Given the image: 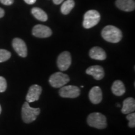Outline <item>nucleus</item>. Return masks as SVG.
Wrapping results in <instances>:
<instances>
[{"instance_id": "1", "label": "nucleus", "mask_w": 135, "mask_h": 135, "mask_svg": "<svg viewBox=\"0 0 135 135\" xmlns=\"http://www.w3.org/2000/svg\"><path fill=\"white\" fill-rule=\"evenodd\" d=\"M101 36L106 41L112 43H117L121 40L123 37L122 32L117 27L108 25L103 29Z\"/></svg>"}, {"instance_id": "2", "label": "nucleus", "mask_w": 135, "mask_h": 135, "mask_svg": "<svg viewBox=\"0 0 135 135\" xmlns=\"http://www.w3.org/2000/svg\"><path fill=\"white\" fill-rule=\"evenodd\" d=\"M41 110L40 108H33L30 106L29 103L26 101L22 106V119L25 123H32L36 120Z\"/></svg>"}, {"instance_id": "3", "label": "nucleus", "mask_w": 135, "mask_h": 135, "mask_svg": "<svg viewBox=\"0 0 135 135\" xmlns=\"http://www.w3.org/2000/svg\"><path fill=\"white\" fill-rule=\"evenodd\" d=\"M87 123L89 126L103 129L107 127L106 116L100 113H92L87 118Z\"/></svg>"}, {"instance_id": "4", "label": "nucleus", "mask_w": 135, "mask_h": 135, "mask_svg": "<svg viewBox=\"0 0 135 135\" xmlns=\"http://www.w3.org/2000/svg\"><path fill=\"white\" fill-rule=\"evenodd\" d=\"M101 16L97 10H89L84 15L83 26L86 29H89L98 24Z\"/></svg>"}, {"instance_id": "5", "label": "nucleus", "mask_w": 135, "mask_h": 135, "mask_svg": "<svg viewBox=\"0 0 135 135\" xmlns=\"http://www.w3.org/2000/svg\"><path fill=\"white\" fill-rule=\"evenodd\" d=\"M70 81V78L62 72H57L51 75L49 79L50 85L56 88H60Z\"/></svg>"}, {"instance_id": "6", "label": "nucleus", "mask_w": 135, "mask_h": 135, "mask_svg": "<svg viewBox=\"0 0 135 135\" xmlns=\"http://www.w3.org/2000/svg\"><path fill=\"white\" fill-rule=\"evenodd\" d=\"M59 94L61 97L66 98H76L80 96L81 91L78 86L73 85L63 86L60 88Z\"/></svg>"}, {"instance_id": "7", "label": "nucleus", "mask_w": 135, "mask_h": 135, "mask_svg": "<svg viewBox=\"0 0 135 135\" xmlns=\"http://www.w3.org/2000/svg\"><path fill=\"white\" fill-rule=\"evenodd\" d=\"M71 56L68 51H63L58 56L57 65L59 70L62 71H66L71 65Z\"/></svg>"}, {"instance_id": "8", "label": "nucleus", "mask_w": 135, "mask_h": 135, "mask_svg": "<svg viewBox=\"0 0 135 135\" xmlns=\"http://www.w3.org/2000/svg\"><path fill=\"white\" fill-rule=\"evenodd\" d=\"M32 34L37 38H45L51 36L52 31L49 27L45 25H37L33 27Z\"/></svg>"}, {"instance_id": "9", "label": "nucleus", "mask_w": 135, "mask_h": 135, "mask_svg": "<svg viewBox=\"0 0 135 135\" xmlns=\"http://www.w3.org/2000/svg\"><path fill=\"white\" fill-rule=\"evenodd\" d=\"M13 48L20 56L25 58L28 55V50L26 43L20 38H15L12 42Z\"/></svg>"}, {"instance_id": "10", "label": "nucleus", "mask_w": 135, "mask_h": 135, "mask_svg": "<svg viewBox=\"0 0 135 135\" xmlns=\"http://www.w3.org/2000/svg\"><path fill=\"white\" fill-rule=\"evenodd\" d=\"M42 93V88L38 84H33L30 87L26 99L27 102L32 103L38 101Z\"/></svg>"}, {"instance_id": "11", "label": "nucleus", "mask_w": 135, "mask_h": 135, "mask_svg": "<svg viewBox=\"0 0 135 135\" xmlns=\"http://www.w3.org/2000/svg\"><path fill=\"white\" fill-rule=\"evenodd\" d=\"M87 75L92 76L96 80H101L104 76V71L102 66L99 65H94L89 66L86 70Z\"/></svg>"}, {"instance_id": "12", "label": "nucleus", "mask_w": 135, "mask_h": 135, "mask_svg": "<svg viewBox=\"0 0 135 135\" xmlns=\"http://www.w3.org/2000/svg\"><path fill=\"white\" fill-rule=\"evenodd\" d=\"M89 99L93 104L100 103L103 99L102 90L99 86H94L89 92Z\"/></svg>"}, {"instance_id": "13", "label": "nucleus", "mask_w": 135, "mask_h": 135, "mask_svg": "<svg viewBox=\"0 0 135 135\" xmlns=\"http://www.w3.org/2000/svg\"><path fill=\"white\" fill-rule=\"evenodd\" d=\"M116 6L124 11H132L134 9L135 3L134 0H116Z\"/></svg>"}, {"instance_id": "14", "label": "nucleus", "mask_w": 135, "mask_h": 135, "mask_svg": "<svg viewBox=\"0 0 135 135\" xmlns=\"http://www.w3.org/2000/svg\"><path fill=\"white\" fill-rule=\"evenodd\" d=\"M91 58L95 60L103 61L106 58V53L104 50L98 46L93 47L91 49L89 53Z\"/></svg>"}, {"instance_id": "15", "label": "nucleus", "mask_w": 135, "mask_h": 135, "mask_svg": "<svg viewBox=\"0 0 135 135\" xmlns=\"http://www.w3.org/2000/svg\"><path fill=\"white\" fill-rule=\"evenodd\" d=\"M135 109V100L131 97L127 98L123 101L121 112L123 114H128L133 113Z\"/></svg>"}, {"instance_id": "16", "label": "nucleus", "mask_w": 135, "mask_h": 135, "mask_svg": "<svg viewBox=\"0 0 135 135\" xmlns=\"http://www.w3.org/2000/svg\"><path fill=\"white\" fill-rule=\"evenodd\" d=\"M111 91L114 95L121 97L125 93L126 89L123 83L120 80H116L112 84Z\"/></svg>"}, {"instance_id": "17", "label": "nucleus", "mask_w": 135, "mask_h": 135, "mask_svg": "<svg viewBox=\"0 0 135 135\" xmlns=\"http://www.w3.org/2000/svg\"><path fill=\"white\" fill-rule=\"evenodd\" d=\"M31 13L36 19L41 21H46L48 20V15L43 9L37 7L31 9Z\"/></svg>"}, {"instance_id": "18", "label": "nucleus", "mask_w": 135, "mask_h": 135, "mask_svg": "<svg viewBox=\"0 0 135 135\" xmlns=\"http://www.w3.org/2000/svg\"><path fill=\"white\" fill-rule=\"evenodd\" d=\"M75 6V1L73 0H66L61 6V11L63 15H68L70 13Z\"/></svg>"}, {"instance_id": "19", "label": "nucleus", "mask_w": 135, "mask_h": 135, "mask_svg": "<svg viewBox=\"0 0 135 135\" xmlns=\"http://www.w3.org/2000/svg\"><path fill=\"white\" fill-rule=\"evenodd\" d=\"M11 53L8 50L0 49V63L6 61L11 58Z\"/></svg>"}, {"instance_id": "20", "label": "nucleus", "mask_w": 135, "mask_h": 135, "mask_svg": "<svg viewBox=\"0 0 135 135\" xmlns=\"http://www.w3.org/2000/svg\"><path fill=\"white\" fill-rule=\"evenodd\" d=\"M126 119L129 121L128 126L131 128H134L135 127V113L134 112L128 114L126 116Z\"/></svg>"}, {"instance_id": "21", "label": "nucleus", "mask_w": 135, "mask_h": 135, "mask_svg": "<svg viewBox=\"0 0 135 135\" xmlns=\"http://www.w3.org/2000/svg\"><path fill=\"white\" fill-rule=\"evenodd\" d=\"M7 88V83L4 77L0 76V93H3Z\"/></svg>"}, {"instance_id": "22", "label": "nucleus", "mask_w": 135, "mask_h": 135, "mask_svg": "<svg viewBox=\"0 0 135 135\" xmlns=\"http://www.w3.org/2000/svg\"><path fill=\"white\" fill-rule=\"evenodd\" d=\"M0 2L4 5H11L14 3V0H0Z\"/></svg>"}, {"instance_id": "23", "label": "nucleus", "mask_w": 135, "mask_h": 135, "mask_svg": "<svg viewBox=\"0 0 135 135\" xmlns=\"http://www.w3.org/2000/svg\"><path fill=\"white\" fill-rule=\"evenodd\" d=\"M25 3H27L28 4H33L34 3H36V0H24Z\"/></svg>"}, {"instance_id": "24", "label": "nucleus", "mask_w": 135, "mask_h": 135, "mask_svg": "<svg viewBox=\"0 0 135 135\" xmlns=\"http://www.w3.org/2000/svg\"><path fill=\"white\" fill-rule=\"evenodd\" d=\"M63 1L64 0H53V3H55V4H60L62 2H63Z\"/></svg>"}, {"instance_id": "25", "label": "nucleus", "mask_w": 135, "mask_h": 135, "mask_svg": "<svg viewBox=\"0 0 135 135\" xmlns=\"http://www.w3.org/2000/svg\"><path fill=\"white\" fill-rule=\"evenodd\" d=\"M4 10H3L2 8H0V18H3V17L4 16Z\"/></svg>"}, {"instance_id": "26", "label": "nucleus", "mask_w": 135, "mask_h": 135, "mask_svg": "<svg viewBox=\"0 0 135 135\" xmlns=\"http://www.w3.org/2000/svg\"><path fill=\"white\" fill-rule=\"evenodd\" d=\"M1 106L0 105V114H1Z\"/></svg>"}, {"instance_id": "27", "label": "nucleus", "mask_w": 135, "mask_h": 135, "mask_svg": "<svg viewBox=\"0 0 135 135\" xmlns=\"http://www.w3.org/2000/svg\"><path fill=\"white\" fill-rule=\"evenodd\" d=\"M117 106H118V107H120V104H117Z\"/></svg>"}]
</instances>
